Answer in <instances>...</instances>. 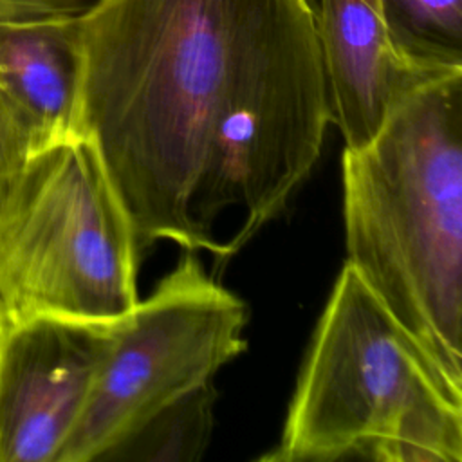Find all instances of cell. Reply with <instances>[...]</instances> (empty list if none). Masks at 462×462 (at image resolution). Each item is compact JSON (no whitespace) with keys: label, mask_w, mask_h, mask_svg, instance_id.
Segmentation results:
<instances>
[{"label":"cell","mask_w":462,"mask_h":462,"mask_svg":"<svg viewBox=\"0 0 462 462\" xmlns=\"http://www.w3.org/2000/svg\"><path fill=\"white\" fill-rule=\"evenodd\" d=\"M78 135L87 137L146 247L226 260L319 159L328 119L309 0H96L78 14Z\"/></svg>","instance_id":"1"},{"label":"cell","mask_w":462,"mask_h":462,"mask_svg":"<svg viewBox=\"0 0 462 462\" xmlns=\"http://www.w3.org/2000/svg\"><path fill=\"white\" fill-rule=\"evenodd\" d=\"M346 262L462 395V70L341 157Z\"/></svg>","instance_id":"2"},{"label":"cell","mask_w":462,"mask_h":462,"mask_svg":"<svg viewBox=\"0 0 462 462\" xmlns=\"http://www.w3.org/2000/svg\"><path fill=\"white\" fill-rule=\"evenodd\" d=\"M460 462L462 395L345 262L269 462Z\"/></svg>","instance_id":"3"},{"label":"cell","mask_w":462,"mask_h":462,"mask_svg":"<svg viewBox=\"0 0 462 462\" xmlns=\"http://www.w3.org/2000/svg\"><path fill=\"white\" fill-rule=\"evenodd\" d=\"M139 245L94 144L34 152L0 209V305L9 321L60 316L114 323L137 296Z\"/></svg>","instance_id":"4"},{"label":"cell","mask_w":462,"mask_h":462,"mask_svg":"<svg viewBox=\"0 0 462 462\" xmlns=\"http://www.w3.org/2000/svg\"><path fill=\"white\" fill-rule=\"evenodd\" d=\"M247 321L245 301L204 271L197 251L184 249L155 289L116 323L56 462L105 460L162 408L213 381L247 348Z\"/></svg>","instance_id":"5"},{"label":"cell","mask_w":462,"mask_h":462,"mask_svg":"<svg viewBox=\"0 0 462 462\" xmlns=\"http://www.w3.org/2000/svg\"><path fill=\"white\" fill-rule=\"evenodd\" d=\"M117 321H9L0 346V462H56Z\"/></svg>","instance_id":"6"},{"label":"cell","mask_w":462,"mask_h":462,"mask_svg":"<svg viewBox=\"0 0 462 462\" xmlns=\"http://www.w3.org/2000/svg\"><path fill=\"white\" fill-rule=\"evenodd\" d=\"M314 23L328 119L345 150L366 146L404 97L446 74L420 69L395 49L379 0H318Z\"/></svg>","instance_id":"7"},{"label":"cell","mask_w":462,"mask_h":462,"mask_svg":"<svg viewBox=\"0 0 462 462\" xmlns=\"http://www.w3.org/2000/svg\"><path fill=\"white\" fill-rule=\"evenodd\" d=\"M79 76L78 16L0 20V88L34 152L78 135Z\"/></svg>","instance_id":"8"},{"label":"cell","mask_w":462,"mask_h":462,"mask_svg":"<svg viewBox=\"0 0 462 462\" xmlns=\"http://www.w3.org/2000/svg\"><path fill=\"white\" fill-rule=\"evenodd\" d=\"M215 401L213 381L197 386L146 420L134 435L114 448L105 460H199L213 433Z\"/></svg>","instance_id":"9"},{"label":"cell","mask_w":462,"mask_h":462,"mask_svg":"<svg viewBox=\"0 0 462 462\" xmlns=\"http://www.w3.org/2000/svg\"><path fill=\"white\" fill-rule=\"evenodd\" d=\"M395 49L431 72L462 69V0H379Z\"/></svg>","instance_id":"10"},{"label":"cell","mask_w":462,"mask_h":462,"mask_svg":"<svg viewBox=\"0 0 462 462\" xmlns=\"http://www.w3.org/2000/svg\"><path fill=\"white\" fill-rule=\"evenodd\" d=\"M32 153L31 137L0 88V209L14 191Z\"/></svg>","instance_id":"11"},{"label":"cell","mask_w":462,"mask_h":462,"mask_svg":"<svg viewBox=\"0 0 462 462\" xmlns=\"http://www.w3.org/2000/svg\"><path fill=\"white\" fill-rule=\"evenodd\" d=\"M96 0H0V20L78 16Z\"/></svg>","instance_id":"12"},{"label":"cell","mask_w":462,"mask_h":462,"mask_svg":"<svg viewBox=\"0 0 462 462\" xmlns=\"http://www.w3.org/2000/svg\"><path fill=\"white\" fill-rule=\"evenodd\" d=\"M7 325H9V318L5 316L2 305H0V346H2V341H4V336H5V330H7Z\"/></svg>","instance_id":"13"}]
</instances>
